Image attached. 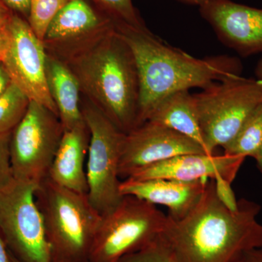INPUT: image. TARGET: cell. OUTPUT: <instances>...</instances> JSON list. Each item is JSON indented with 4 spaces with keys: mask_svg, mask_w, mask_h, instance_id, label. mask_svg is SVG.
Wrapping results in <instances>:
<instances>
[{
    "mask_svg": "<svg viewBox=\"0 0 262 262\" xmlns=\"http://www.w3.org/2000/svg\"><path fill=\"white\" fill-rule=\"evenodd\" d=\"M261 206L242 199L232 211L215 194L209 179L199 202L185 216L168 215L160 237L176 262H234L244 253L262 248Z\"/></svg>",
    "mask_w": 262,
    "mask_h": 262,
    "instance_id": "6da1fadb",
    "label": "cell"
},
{
    "mask_svg": "<svg viewBox=\"0 0 262 262\" xmlns=\"http://www.w3.org/2000/svg\"><path fill=\"white\" fill-rule=\"evenodd\" d=\"M117 32L129 46L137 68L139 99L136 127L147 121L163 99L193 88L203 90L214 81L241 76L238 58L227 56L198 58L169 46L149 29L115 20Z\"/></svg>",
    "mask_w": 262,
    "mask_h": 262,
    "instance_id": "7a4b0ae2",
    "label": "cell"
},
{
    "mask_svg": "<svg viewBox=\"0 0 262 262\" xmlns=\"http://www.w3.org/2000/svg\"><path fill=\"white\" fill-rule=\"evenodd\" d=\"M53 55L72 71L85 99L117 128L125 134L136 128L139 99L137 68L115 22L89 40Z\"/></svg>",
    "mask_w": 262,
    "mask_h": 262,
    "instance_id": "3957f363",
    "label": "cell"
},
{
    "mask_svg": "<svg viewBox=\"0 0 262 262\" xmlns=\"http://www.w3.org/2000/svg\"><path fill=\"white\" fill-rule=\"evenodd\" d=\"M51 262H88L101 215L88 194L76 192L46 178L36 191Z\"/></svg>",
    "mask_w": 262,
    "mask_h": 262,
    "instance_id": "277c9868",
    "label": "cell"
},
{
    "mask_svg": "<svg viewBox=\"0 0 262 262\" xmlns=\"http://www.w3.org/2000/svg\"><path fill=\"white\" fill-rule=\"evenodd\" d=\"M168 215L156 206L134 196H122L115 208L101 215L89 262H120L141 251L163 233Z\"/></svg>",
    "mask_w": 262,
    "mask_h": 262,
    "instance_id": "5b68a950",
    "label": "cell"
},
{
    "mask_svg": "<svg viewBox=\"0 0 262 262\" xmlns=\"http://www.w3.org/2000/svg\"><path fill=\"white\" fill-rule=\"evenodd\" d=\"M205 149L214 154L232 140L253 110L262 103V82L241 76L214 83L194 95Z\"/></svg>",
    "mask_w": 262,
    "mask_h": 262,
    "instance_id": "8992f818",
    "label": "cell"
},
{
    "mask_svg": "<svg viewBox=\"0 0 262 262\" xmlns=\"http://www.w3.org/2000/svg\"><path fill=\"white\" fill-rule=\"evenodd\" d=\"M81 110L91 135L86 160L88 196L102 215L115 208L122 198L119 165L126 134L87 100L81 104Z\"/></svg>",
    "mask_w": 262,
    "mask_h": 262,
    "instance_id": "52a82bcc",
    "label": "cell"
},
{
    "mask_svg": "<svg viewBox=\"0 0 262 262\" xmlns=\"http://www.w3.org/2000/svg\"><path fill=\"white\" fill-rule=\"evenodd\" d=\"M39 185L14 179L0 190V234L20 262H51L42 213L36 201Z\"/></svg>",
    "mask_w": 262,
    "mask_h": 262,
    "instance_id": "ba28073f",
    "label": "cell"
},
{
    "mask_svg": "<svg viewBox=\"0 0 262 262\" xmlns=\"http://www.w3.org/2000/svg\"><path fill=\"white\" fill-rule=\"evenodd\" d=\"M63 133L59 117L42 105L30 101L25 116L10 134L14 179L39 185L48 178Z\"/></svg>",
    "mask_w": 262,
    "mask_h": 262,
    "instance_id": "9c48e42d",
    "label": "cell"
},
{
    "mask_svg": "<svg viewBox=\"0 0 262 262\" xmlns=\"http://www.w3.org/2000/svg\"><path fill=\"white\" fill-rule=\"evenodd\" d=\"M47 51L28 21L14 14L10 27V42L3 63L12 82L31 101L51 110L58 117L46 78Z\"/></svg>",
    "mask_w": 262,
    "mask_h": 262,
    "instance_id": "30bf717a",
    "label": "cell"
},
{
    "mask_svg": "<svg viewBox=\"0 0 262 262\" xmlns=\"http://www.w3.org/2000/svg\"><path fill=\"white\" fill-rule=\"evenodd\" d=\"M196 153L206 151L195 141L160 124L146 121L125 134L119 176L120 179H126L155 163Z\"/></svg>",
    "mask_w": 262,
    "mask_h": 262,
    "instance_id": "8fae6325",
    "label": "cell"
},
{
    "mask_svg": "<svg viewBox=\"0 0 262 262\" xmlns=\"http://www.w3.org/2000/svg\"><path fill=\"white\" fill-rule=\"evenodd\" d=\"M200 11L221 42L239 56L262 53V9L231 0H208Z\"/></svg>",
    "mask_w": 262,
    "mask_h": 262,
    "instance_id": "7c38bea8",
    "label": "cell"
},
{
    "mask_svg": "<svg viewBox=\"0 0 262 262\" xmlns=\"http://www.w3.org/2000/svg\"><path fill=\"white\" fill-rule=\"evenodd\" d=\"M245 159L225 154L182 155L141 169L127 179H163L190 182L222 177L232 183Z\"/></svg>",
    "mask_w": 262,
    "mask_h": 262,
    "instance_id": "4fadbf2b",
    "label": "cell"
},
{
    "mask_svg": "<svg viewBox=\"0 0 262 262\" xmlns=\"http://www.w3.org/2000/svg\"><path fill=\"white\" fill-rule=\"evenodd\" d=\"M114 22L86 0H70L52 20L42 42L48 53L56 54L89 40Z\"/></svg>",
    "mask_w": 262,
    "mask_h": 262,
    "instance_id": "5bb4252c",
    "label": "cell"
},
{
    "mask_svg": "<svg viewBox=\"0 0 262 262\" xmlns=\"http://www.w3.org/2000/svg\"><path fill=\"white\" fill-rule=\"evenodd\" d=\"M208 180L186 182L163 179H126L120 182V192L122 196H134L155 206H165L170 211L169 216L181 220L199 202Z\"/></svg>",
    "mask_w": 262,
    "mask_h": 262,
    "instance_id": "9a60e30c",
    "label": "cell"
},
{
    "mask_svg": "<svg viewBox=\"0 0 262 262\" xmlns=\"http://www.w3.org/2000/svg\"><path fill=\"white\" fill-rule=\"evenodd\" d=\"M90 136L84 120L64 131L48 173L52 182L76 192L88 194L86 160Z\"/></svg>",
    "mask_w": 262,
    "mask_h": 262,
    "instance_id": "2e32d148",
    "label": "cell"
},
{
    "mask_svg": "<svg viewBox=\"0 0 262 262\" xmlns=\"http://www.w3.org/2000/svg\"><path fill=\"white\" fill-rule=\"evenodd\" d=\"M46 72L48 90L58 110L63 130H70L84 122L80 85L64 62L48 51Z\"/></svg>",
    "mask_w": 262,
    "mask_h": 262,
    "instance_id": "e0dca14e",
    "label": "cell"
},
{
    "mask_svg": "<svg viewBox=\"0 0 262 262\" xmlns=\"http://www.w3.org/2000/svg\"><path fill=\"white\" fill-rule=\"evenodd\" d=\"M147 121L160 124L187 136L206 151L195 98L188 90L179 91L163 99Z\"/></svg>",
    "mask_w": 262,
    "mask_h": 262,
    "instance_id": "ac0fdd59",
    "label": "cell"
},
{
    "mask_svg": "<svg viewBox=\"0 0 262 262\" xmlns=\"http://www.w3.org/2000/svg\"><path fill=\"white\" fill-rule=\"evenodd\" d=\"M262 146V103L253 110L233 139L224 146V154L256 158Z\"/></svg>",
    "mask_w": 262,
    "mask_h": 262,
    "instance_id": "d6986e66",
    "label": "cell"
},
{
    "mask_svg": "<svg viewBox=\"0 0 262 262\" xmlns=\"http://www.w3.org/2000/svg\"><path fill=\"white\" fill-rule=\"evenodd\" d=\"M30 100L12 82L0 96V134H10L28 110Z\"/></svg>",
    "mask_w": 262,
    "mask_h": 262,
    "instance_id": "ffe728a7",
    "label": "cell"
},
{
    "mask_svg": "<svg viewBox=\"0 0 262 262\" xmlns=\"http://www.w3.org/2000/svg\"><path fill=\"white\" fill-rule=\"evenodd\" d=\"M70 0H31L27 21L40 40L43 41L50 24Z\"/></svg>",
    "mask_w": 262,
    "mask_h": 262,
    "instance_id": "44dd1931",
    "label": "cell"
},
{
    "mask_svg": "<svg viewBox=\"0 0 262 262\" xmlns=\"http://www.w3.org/2000/svg\"><path fill=\"white\" fill-rule=\"evenodd\" d=\"M99 10L116 21L145 28V24L133 5L132 0H92Z\"/></svg>",
    "mask_w": 262,
    "mask_h": 262,
    "instance_id": "7402d4cb",
    "label": "cell"
},
{
    "mask_svg": "<svg viewBox=\"0 0 262 262\" xmlns=\"http://www.w3.org/2000/svg\"><path fill=\"white\" fill-rule=\"evenodd\" d=\"M120 262H176L161 237L146 248L120 260Z\"/></svg>",
    "mask_w": 262,
    "mask_h": 262,
    "instance_id": "603a6c76",
    "label": "cell"
},
{
    "mask_svg": "<svg viewBox=\"0 0 262 262\" xmlns=\"http://www.w3.org/2000/svg\"><path fill=\"white\" fill-rule=\"evenodd\" d=\"M10 134H0V190L14 179L10 160Z\"/></svg>",
    "mask_w": 262,
    "mask_h": 262,
    "instance_id": "cb8c5ba5",
    "label": "cell"
},
{
    "mask_svg": "<svg viewBox=\"0 0 262 262\" xmlns=\"http://www.w3.org/2000/svg\"><path fill=\"white\" fill-rule=\"evenodd\" d=\"M214 182L215 194L224 206L230 211H234L238 207V201L232 189V183L222 177L213 179Z\"/></svg>",
    "mask_w": 262,
    "mask_h": 262,
    "instance_id": "d4e9b609",
    "label": "cell"
},
{
    "mask_svg": "<svg viewBox=\"0 0 262 262\" xmlns=\"http://www.w3.org/2000/svg\"><path fill=\"white\" fill-rule=\"evenodd\" d=\"M13 13L27 20L30 9L31 0H0Z\"/></svg>",
    "mask_w": 262,
    "mask_h": 262,
    "instance_id": "484cf974",
    "label": "cell"
},
{
    "mask_svg": "<svg viewBox=\"0 0 262 262\" xmlns=\"http://www.w3.org/2000/svg\"><path fill=\"white\" fill-rule=\"evenodd\" d=\"M234 262H262V248L250 250Z\"/></svg>",
    "mask_w": 262,
    "mask_h": 262,
    "instance_id": "4316f807",
    "label": "cell"
},
{
    "mask_svg": "<svg viewBox=\"0 0 262 262\" xmlns=\"http://www.w3.org/2000/svg\"><path fill=\"white\" fill-rule=\"evenodd\" d=\"M14 14L0 1V29L9 28Z\"/></svg>",
    "mask_w": 262,
    "mask_h": 262,
    "instance_id": "83f0119b",
    "label": "cell"
},
{
    "mask_svg": "<svg viewBox=\"0 0 262 262\" xmlns=\"http://www.w3.org/2000/svg\"><path fill=\"white\" fill-rule=\"evenodd\" d=\"M9 42L10 27L8 29H0V61H3L8 51Z\"/></svg>",
    "mask_w": 262,
    "mask_h": 262,
    "instance_id": "f1b7e54d",
    "label": "cell"
},
{
    "mask_svg": "<svg viewBox=\"0 0 262 262\" xmlns=\"http://www.w3.org/2000/svg\"><path fill=\"white\" fill-rule=\"evenodd\" d=\"M12 84L9 75L5 69L3 61H0V96L4 94L5 91Z\"/></svg>",
    "mask_w": 262,
    "mask_h": 262,
    "instance_id": "f546056e",
    "label": "cell"
},
{
    "mask_svg": "<svg viewBox=\"0 0 262 262\" xmlns=\"http://www.w3.org/2000/svg\"><path fill=\"white\" fill-rule=\"evenodd\" d=\"M0 262H13L9 249L1 234H0Z\"/></svg>",
    "mask_w": 262,
    "mask_h": 262,
    "instance_id": "4dcf8cb0",
    "label": "cell"
},
{
    "mask_svg": "<svg viewBox=\"0 0 262 262\" xmlns=\"http://www.w3.org/2000/svg\"><path fill=\"white\" fill-rule=\"evenodd\" d=\"M256 75L257 80L262 82V58L258 61L256 68Z\"/></svg>",
    "mask_w": 262,
    "mask_h": 262,
    "instance_id": "1f68e13d",
    "label": "cell"
},
{
    "mask_svg": "<svg viewBox=\"0 0 262 262\" xmlns=\"http://www.w3.org/2000/svg\"><path fill=\"white\" fill-rule=\"evenodd\" d=\"M179 1L184 2L188 4L199 5L201 7L207 3L208 0H179Z\"/></svg>",
    "mask_w": 262,
    "mask_h": 262,
    "instance_id": "d6a6232c",
    "label": "cell"
},
{
    "mask_svg": "<svg viewBox=\"0 0 262 262\" xmlns=\"http://www.w3.org/2000/svg\"><path fill=\"white\" fill-rule=\"evenodd\" d=\"M255 160H256V163H257L258 169L262 173V146L260 151H258V155L255 158Z\"/></svg>",
    "mask_w": 262,
    "mask_h": 262,
    "instance_id": "836d02e7",
    "label": "cell"
},
{
    "mask_svg": "<svg viewBox=\"0 0 262 262\" xmlns=\"http://www.w3.org/2000/svg\"><path fill=\"white\" fill-rule=\"evenodd\" d=\"M11 257H12V260H13V262H20V261H18V260H17L16 258H15L14 257H13V256H12V255H11Z\"/></svg>",
    "mask_w": 262,
    "mask_h": 262,
    "instance_id": "e575fe53",
    "label": "cell"
},
{
    "mask_svg": "<svg viewBox=\"0 0 262 262\" xmlns=\"http://www.w3.org/2000/svg\"><path fill=\"white\" fill-rule=\"evenodd\" d=\"M88 262H89V261H88Z\"/></svg>",
    "mask_w": 262,
    "mask_h": 262,
    "instance_id": "d590c367",
    "label": "cell"
}]
</instances>
